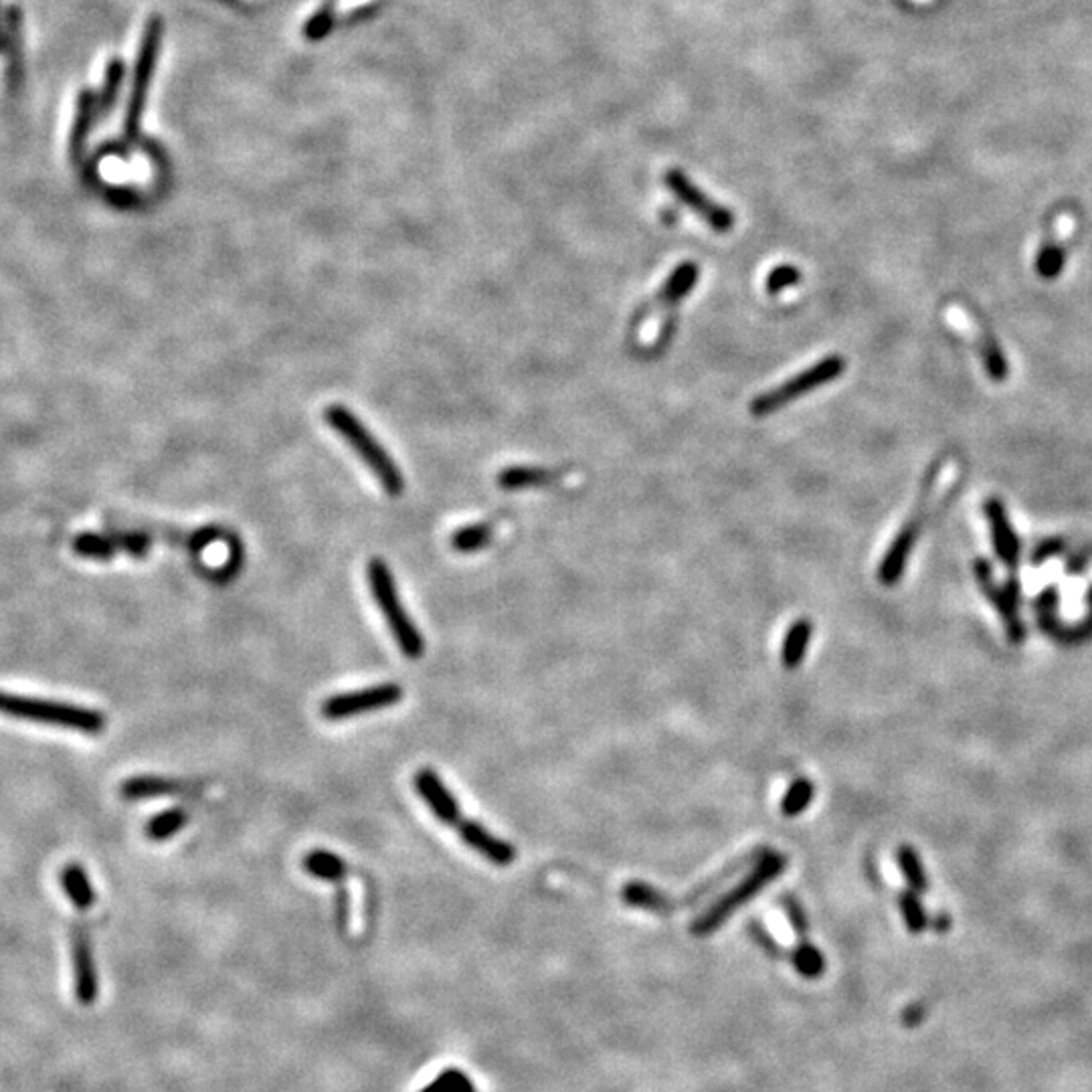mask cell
Returning a JSON list of instances; mask_svg holds the SVG:
<instances>
[{
  "label": "cell",
  "instance_id": "cell-1",
  "mask_svg": "<svg viewBox=\"0 0 1092 1092\" xmlns=\"http://www.w3.org/2000/svg\"><path fill=\"white\" fill-rule=\"evenodd\" d=\"M324 420L359 456V460L372 472L387 494L399 496L403 492V474L370 429L347 407L330 405L324 411Z\"/></svg>",
  "mask_w": 1092,
  "mask_h": 1092
},
{
  "label": "cell",
  "instance_id": "cell-2",
  "mask_svg": "<svg viewBox=\"0 0 1092 1092\" xmlns=\"http://www.w3.org/2000/svg\"><path fill=\"white\" fill-rule=\"evenodd\" d=\"M0 715L49 727L77 730L92 736L102 734L108 727V719L100 711L58 700L29 698L10 692H0Z\"/></svg>",
  "mask_w": 1092,
  "mask_h": 1092
},
{
  "label": "cell",
  "instance_id": "cell-3",
  "mask_svg": "<svg viewBox=\"0 0 1092 1092\" xmlns=\"http://www.w3.org/2000/svg\"><path fill=\"white\" fill-rule=\"evenodd\" d=\"M368 585H370V593L376 602V606L380 609L395 642L399 644L401 652L411 658V660H417L422 658L425 652V642L417 629V625L413 623V619L409 617L407 609L401 604V595H399V589H397V583L387 567L385 560L380 558H374L370 560L368 565Z\"/></svg>",
  "mask_w": 1092,
  "mask_h": 1092
},
{
  "label": "cell",
  "instance_id": "cell-4",
  "mask_svg": "<svg viewBox=\"0 0 1092 1092\" xmlns=\"http://www.w3.org/2000/svg\"><path fill=\"white\" fill-rule=\"evenodd\" d=\"M788 868V858L779 851H765L757 866L747 874V878L725 895L721 901H717L708 910H704L694 922H692V935L704 937L715 933L727 922L728 916L734 910L747 905L751 899H755L767 884H771L784 870Z\"/></svg>",
  "mask_w": 1092,
  "mask_h": 1092
},
{
  "label": "cell",
  "instance_id": "cell-5",
  "mask_svg": "<svg viewBox=\"0 0 1092 1092\" xmlns=\"http://www.w3.org/2000/svg\"><path fill=\"white\" fill-rule=\"evenodd\" d=\"M957 478V464L955 462H947L935 484L929 487L924 500H920L916 512L910 516L909 522L903 526V531L899 533V537L895 539V543L888 548L884 560L880 562V569H878V579L884 583V585H895L903 573H905V567H907V560H909L910 550L916 543V537H918V531H920V524L924 522V518L933 512V508L943 500V496L949 492V487L953 485Z\"/></svg>",
  "mask_w": 1092,
  "mask_h": 1092
},
{
  "label": "cell",
  "instance_id": "cell-6",
  "mask_svg": "<svg viewBox=\"0 0 1092 1092\" xmlns=\"http://www.w3.org/2000/svg\"><path fill=\"white\" fill-rule=\"evenodd\" d=\"M844 370H846V361L840 355H830L824 361L811 364L809 368L797 372L795 376H791L789 380L781 383L779 387H775V389L759 395L757 399H753L749 411L755 417H765V415L777 413L779 409L788 407L791 401H795L799 397H805L807 393H811V391L836 380L838 376H842Z\"/></svg>",
  "mask_w": 1092,
  "mask_h": 1092
},
{
  "label": "cell",
  "instance_id": "cell-7",
  "mask_svg": "<svg viewBox=\"0 0 1092 1092\" xmlns=\"http://www.w3.org/2000/svg\"><path fill=\"white\" fill-rule=\"evenodd\" d=\"M160 43H162V23H160V19H150V23L146 25L144 35H142L140 53H138L134 77H132L130 100H128V108H125L123 130H125L128 138H136L138 136L142 112H144V106H146V96H148V89H150V79H152V73H154L158 51H160Z\"/></svg>",
  "mask_w": 1092,
  "mask_h": 1092
},
{
  "label": "cell",
  "instance_id": "cell-8",
  "mask_svg": "<svg viewBox=\"0 0 1092 1092\" xmlns=\"http://www.w3.org/2000/svg\"><path fill=\"white\" fill-rule=\"evenodd\" d=\"M403 698V688L399 684H378L355 692H342L328 698L322 704V715L328 721H347L372 711L389 708Z\"/></svg>",
  "mask_w": 1092,
  "mask_h": 1092
},
{
  "label": "cell",
  "instance_id": "cell-9",
  "mask_svg": "<svg viewBox=\"0 0 1092 1092\" xmlns=\"http://www.w3.org/2000/svg\"><path fill=\"white\" fill-rule=\"evenodd\" d=\"M667 188L688 207L692 209L702 221L708 223V227L717 233H730L734 229V215L732 211L715 203L706 192H702L694 182L690 181L682 171H667L664 177Z\"/></svg>",
  "mask_w": 1092,
  "mask_h": 1092
},
{
  "label": "cell",
  "instance_id": "cell-10",
  "mask_svg": "<svg viewBox=\"0 0 1092 1092\" xmlns=\"http://www.w3.org/2000/svg\"><path fill=\"white\" fill-rule=\"evenodd\" d=\"M23 10L19 4H8L4 10V45L2 53L6 58V89L16 96L25 79V33H23Z\"/></svg>",
  "mask_w": 1092,
  "mask_h": 1092
},
{
  "label": "cell",
  "instance_id": "cell-11",
  "mask_svg": "<svg viewBox=\"0 0 1092 1092\" xmlns=\"http://www.w3.org/2000/svg\"><path fill=\"white\" fill-rule=\"evenodd\" d=\"M71 961L75 973V995L83 1006H92L98 997V970L92 941L83 926L71 931Z\"/></svg>",
  "mask_w": 1092,
  "mask_h": 1092
},
{
  "label": "cell",
  "instance_id": "cell-12",
  "mask_svg": "<svg viewBox=\"0 0 1092 1092\" xmlns=\"http://www.w3.org/2000/svg\"><path fill=\"white\" fill-rule=\"evenodd\" d=\"M949 324L970 340L971 344H975V349L979 351L983 363L987 366L989 374L995 378V380H1004L1006 378V363H1004V357L1002 353L997 351V347L993 344L991 338L985 336V332L979 328V324L971 318L970 314L959 307V305H949L947 312H945Z\"/></svg>",
  "mask_w": 1092,
  "mask_h": 1092
},
{
  "label": "cell",
  "instance_id": "cell-13",
  "mask_svg": "<svg viewBox=\"0 0 1092 1092\" xmlns=\"http://www.w3.org/2000/svg\"><path fill=\"white\" fill-rule=\"evenodd\" d=\"M413 784H415L420 797L424 799L425 805L429 807V811L441 824L458 826L464 820L453 793L447 789V786L441 781V777L433 769L417 771Z\"/></svg>",
  "mask_w": 1092,
  "mask_h": 1092
},
{
  "label": "cell",
  "instance_id": "cell-14",
  "mask_svg": "<svg viewBox=\"0 0 1092 1092\" xmlns=\"http://www.w3.org/2000/svg\"><path fill=\"white\" fill-rule=\"evenodd\" d=\"M458 834L464 840L466 846L482 853L487 862L496 866H510L516 860V849L508 842L496 838L489 834L482 824L472 820H462L458 826Z\"/></svg>",
  "mask_w": 1092,
  "mask_h": 1092
},
{
  "label": "cell",
  "instance_id": "cell-15",
  "mask_svg": "<svg viewBox=\"0 0 1092 1092\" xmlns=\"http://www.w3.org/2000/svg\"><path fill=\"white\" fill-rule=\"evenodd\" d=\"M96 121H98V96L94 92H89V89H81L79 96H77L75 120H73L71 136H69V154H71L73 162L81 160V156L85 152L87 138H89L92 128H94Z\"/></svg>",
  "mask_w": 1092,
  "mask_h": 1092
},
{
  "label": "cell",
  "instance_id": "cell-16",
  "mask_svg": "<svg viewBox=\"0 0 1092 1092\" xmlns=\"http://www.w3.org/2000/svg\"><path fill=\"white\" fill-rule=\"evenodd\" d=\"M61 886L77 910H89L96 903L94 884L81 864H67L61 872Z\"/></svg>",
  "mask_w": 1092,
  "mask_h": 1092
},
{
  "label": "cell",
  "instance_id": "cell-17",
  "mask_svg": "<svg viewBox=\"0 0 1092 1092\" xmlns=\"http://www.w3.org/2000/svg\"><path fill=\"white\" fill-rule=\"evenodd\" d=\"M621 899L633 909L648 910L654 914H671V899L660 888L646 882H629L621 890Z\"/></svg>",
  "mask_w": 1092,
  "mask_h": 1092
},
{
  "label": "cell",
  "instance_id": "cell-18",
  "mask_svg": "<svg viewBox=\"0 0 1092 1092\" xmlns=\"http://www.w3.org/2000/svg\"><path fill=\"white\" fill-rule=\"evenodd\" d=\"M560 474L546 470V468H531V466H514L506 468L498 474V485L502 489H529V487H543L558 480Z\"/></svg>",
  "mask_w": 1092,
  "mask_h": 1092
},
{
  "label": "cell",
  "instance_id": "cell-19",
  "mask_svg": "<svg viewBox=\"0 0 1092 1092\" xmlns=\"http://www.w3.org/2000/svg\"><path fill=\"white\" fill-rule=\"evenodd\" d=\"M698 276H700V269H698L696 263H692V261L680 263L667 276V280L664 282L660 294H658V303L674 305V303L682 302L694 290V286L698 282Z\"/></svg>",
  "mask_w": 1092,
  "mask_h": 1092
},
{
  "label": "cell",
  "instance_id": "cell-20",
  "mask_svg": "<svg viewBox=\"0 0 1092 1092\" xmlns=\"http://www.w3.org/2000/svg\"><path fill=\"white\" fill-rule=\"evenodd\" d=\"M125 79V63L121 60H112L104 73V85L98 96V120H106L112 116L114 108L118 106L121 87Z\"/></svg>",
  "mask_w": 1092,
  "mask_h": 1092
},
{
  "label": "cell",
  "instance_id": "cell-21",
  "mask_svg": "<svg viewBox=\"0 0 1092 1092\" xmlns=\"http://www.w3.org/2000/svg\"><path fill=\"white\" fill-rule=\"evenodd\" d=\"M303 868L310 876L326 880V882H340L347 876V864L340 856L328 851V849H314L303 858Z\"/></svg>",
  "mask_w": 1092,
  "mask_h": 1092
},
{
  "label": "cell",
  "instance_id": "cell-22",
  "mask_svg": "<svg viewBox=\"0 0 1092 1092\" xmlns=\"http://www.w3.org/2000/svg\"><path fill=\"white\" fill-rule=\"evenodd\" d=\"M813 625L807 619H799L789 627L781 648V662L788 669H797L805 660Z\"/></svg>",
  "mask_w": 1092,
  "mask_h": 1092
},
{
  "label": "cell",
  "instance_id": "cell-23",
  "mask_svg": "<svg viewBox=\"0 0 1092 1092\" xmlns=\"http://www.w3.org/2000/svg\"><path fill=\"white\" fill-rule=\"evenodd\" d=\"M1072 231H1075V219L1070 215H1060L1058 221H1056V240H1054V245L1040 255L1038 269H1040L1042 276L1052 278L1062 267L1064 245L1070 240Z\"/></svg>",
  "mask_w": 1092,
  "mask_h": 1092
},
{
  "label": "cell",
  "instance_id": "cell-24",
  "mask_svg": "<svg viewBox=\"0 0 1092 1092\" xmlns=\"http://www.w3.org/2000/svg\"><path fill=\"white\" fill-rule=\"evenodd\" d=\"M179 786L162 779V777H132L121 784L120 793L128 801H142V799H156L167 795H177Z\"/></svg>",
  "mask_w": 1092,
  "mask_h": 1092
},
{
  "label": "cell",
  "instance_id": "cell-25",
  "mask_svg": "<svg viewBox=\"0 0 1092 1092\" xmlns=\"http://www.w3.org/2000/svg\"><path fill=\"white\" fill-rule=\"evenodd\" d=\"M372 0H332L330 6L322 8L305 27V35L307 39H322L330 27H332V21H334V14H347V12H353L357 8H361L364 4H368Z\"/></svg>",
  "mask_w": 1092,
  "mask_h": 1092
},
{
  "label": "cell",
  "instance_id": "cell-26",
  "mask_svg": "<svg viewBox=\"0 0 1092 1092\" xmlns=\"http://www.w3.org/2000/svg\"><path fill=\"white\" fill-rule=\"evenodd\" d=\"M188 822V813L182 807L167 809L158 815H154L146 826V836L152 842H165L173 836H177Z\"/></svg>",
  "mask_w": 1092,
  "mask_h": 1092
},
{
  "label": "cell",
  "instance_id": "cell-27",
  "mask_svg": "<svg viewBox=\"0 0 1092 1092\" xmlns=\"http://www.w3.org/2000/svg\"><path fill=\"white\" fill-rule=\"evenodd\" d=\"M73 550L79 554V556H85V558H96V560H108L112 558L116 552L120 550V539L118 535L116 537H108V535H81L73 541Z\"/></svg>",
  "mask_w": 1092,
  "mask_h": 1092
},
{
  "label": "cell",
  "instance_id": "cell-28",
  "mask_svg": "<svg viewBox=\"0 0 1092 1092\" xmlns=\"http://www.w3.org/2000/svg\"><path fill=\"white\" fill-rule=\"evenodd\" d=\"M791 963L795 971L807 979H817L824 975L826 971V959L822 955V951L809 943H801L793 953H791Z\"/></svg>",
  "mask_w": 1092,
  "mask_h": 1092
},
{
  "label": "cell",
  "instance_id": "cell-29",
  "mask_svg": "<svg viewBox=\"0 0 1092 1092\" xmlns=\"http://www.w3.org/2000/svg\"><path fill=\"white\" fill-rule=\"evenodd\" d=\"M489 541H492V526L480 522V524H470V526L456 531V535L451 537V546L460 552H476L489 545Z\"/></svg>",
  "mask_w": 1092,
  "mask_h": 1092
},
{
  "label": "cell",
  "instance_id": "cell-30",
  "mask_svg": "<svg viewBox=\"0 0 1092 1092\" xmlns=\"http://www.w3.org/2000/svg\"><path fill=\"white\" fill-rule=\"evenodd\" d=\"M813 793H815V788H813L811 781H807V779H797V781L788 789V793H786V797H784V801H781V813H784L786 817H797V815H801V813L809 807V803H811V799H813Z\"/></svg>",
  "mask_w": 1092,
  "mask_h": 1092
},
{
  "label": "cell",
  "instance_id": "cell-31",
  "mask_svg": "<svg viewBox=\"0 0 1092 1092\" xmlns=\"http://www.w3.org/2000/svg\"><path fill=\"white\" fill-rule=\"evenodd\" d=\"M897 860H899V866H901V870L905 874V880L909 882L910 890H914V893L926 890V876H924V868L920 864L918 853L910 846H903L897 851Z\"/></svg>",
  "mask_w": 1092,
  "mask_h": 1092
},
{
  "label": "cell",
  "instance_id": "cell-32",
  "mask_svg": "<svg viewBox=\"0 0 1092 1092\" xmlns=\"http://www.w3.org/2000/svg\"><path fill=\"white\" fill-rule=\"evenodd\" d=\"M899 905H901V912L905 916V922H907V929L910 933H922L929 924V918H926V912L922 909L920 901L916 899L914 893H903L901 899H899Z\"/></svg>",
  "mask_w": 1092,
  "mask_h": 1092
},
{
  "label": "cell",
  "instance_id": "cell-33",
  "mask_svg": "<svg viewBox=\"0 0 1092 1092\" xmlns=\"http://www.w3.org/2000/svg\"><path fill=\"white\" fill-rule=\"evenodd\" d=\"M799 282H801V271L795 265H777L775 269L769 271L765 288H767L769 294L777 296V294L786 292L789 288L797 286Z\"/></svg>",
  "mask_w": 1092,
  "mask_h": 1092
},
{
  "label": "cell",
  "instance_id": "cell-34",
  "mask_svg": "<svg viewBox=\"0 0 1092 1092\" xmlns=\"http://www.w3.org/2000/svg\"><path fill=\"white\" fill-rule=\"evenodd\" d=\"M424 1092H476L470 1079L458 1070H447L435 1079Z\"/></svg>",
  "mask_w": 1092,
  "mask_h": 1092
},
{
  "label": "cell",
  "instance_id": "cell-35",
  "mask_svg": "<svg viewBox=\"0 0 1092 1092\" xmlns=\"http://www.w3.org/2000/svg\"><path fill=\"white\" fill-rule=\"evenodd\" d=\"M991 512H993V522H995V541H997V546H999V554H1002L1006 560L1014 562V558H1016V543H1014V537L1010 535L1008 524L1004 522L999 510L995 508V510H991Z\"/></svg>",
  "mask_w": 1092,
  "mask_h": 1092
},
{
  "label": "cell",
  "instance_id": "cell-36",
  "mask_svg": "<svg viewBox=\"0 0 1092 1092\" xmlns=\"http://www.w3.org/2000/svg\"><path fill=\"white\" fill-rule=\"evenodd\" d=\"M781 905H784V910L788 914L791 929L797 933L799 939H805L807 933H809V920H807L805 910L801 909V905L793 897H784Z\"/></svg>",
  "mask_w": 1092,
  "mask_h": 1092
},
{
  "label": "cell",
  "instance_id": "cell-37",
  "mask_svg": "<svg viewBox=\"0 0 1092 1092\" xmlns=\"http://www.w3.org/2000/svg\"><path fill=\"white\" fill-rule=\"evenodd\" d=\"M120 539V550L130 554V556H136V558H142L148 554L150 550V537L142 535V533H128V535H118Z\"/></svg>",
  "mask_w": 1092,
  "mask_h": 1092
},
{
  "label": "cell",
  "instance_id": "cell-38",
  "mask_svg": "<svg viewBox=\"0 0 1092 1092\" xmlns=\"http://www.w3.org/2000/svg\"><path fill=\"white\" fill-rule=\"evenodd\" d=\"M749 933H751V937L755 939V943H757L765 953H769L771 957H781V949H779V945L775 943V939L765 931V926H763L759 920H751V922H749Z\"/></svg>",
  "mask_w": 1092,
  "mask_h": 1092
},
{
  "label": "cell",
  "instance_id": "cell-39",
  "mask_svg": "<svg viewBox=\"0 0 1092 1092\" xmlns=\"http://www.w3.org/2000/svg\"><path fill=\"white\" fill-rule=\"evenodd\" d=\"M2 45H4V14L0 12V53H2Z\"/></svg>",
  "mask_w": 1092,
  "mask_h": 1092
}]
</instances>
